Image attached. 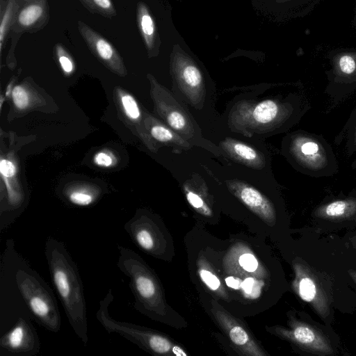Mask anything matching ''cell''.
<instances>
[{
    "label": "cell",
    "mask_w": 356,
    "mask_h": 356,
    "mask_svg": "<svg viewBox=\"0 0 356 356\" xmlns=\"http://www.w3.org/2000/svg\"><path fill=\"white\" fill-rule=\"evenodd\" d=\"M290 264L293 292L323 323L332 325L337 310L356 312V291L343 272L330 233L305 229Z\"/></svg>",
    "instance_id": "obj_1"
},
{
    "label": "cell",
    "mask_w": 356,
    "mask_h": 356,
    "mask_svg": "<svg viewBox=\"0 0 356 356\" xmlns=\"http://www.w3.org/2000/svg\"><path fill=\"white\" fill-rule=\"evenodd\" d=\"M44 255L68 321L86 346L88 341L87 309L78 267L65 243L53 236H49L45 241Z\"/></svg>",
    "instance_id": "obj_2"
},
{
    "label": "cell",
    "mask_w": 356,
    "mask_h": 356,
    "mask_svg": "<svg viewBox=\"0 0 356 356\" xmlns=\"http://www.w3.org/2000/svg\"><path fill=\"white\" fill-rule=\"evenodd\" d=\"M118 250L117 266L129 279L135 309L152 319L170 324L171 309L155 272L134 250L120 245Z\"/></svg>",
    "instance_id": "obj_3"
},
{
    "label": "cell",
    "mask_w": 356,
    "mask_h": 356,
    "mask_svg": "<svg viewBox=\"0 0 356 356\" xmlns=\"http://www.w3.org/2000/svg\"><path fill=\"white\" fill-rule=\"evenodd\" d=\"M287 327H266L271 334L288 341L300 353L307 355L335 356L341 349L339 336L332 325L316 321L304 311L290 310Z\"/></svg>",
    "instance_id": "obj_4"
},
{
    "label": "cell",
    "mask_w": 356,
    "mask_h": 356,
    "mask_svg": "<svg viewBox=\"0 0 356 356\" xmlns=\"http://www.w3.org/2000/svg\"><path fill=\"white\" fill-rule=\"evenodd\" d=\"M113 299L112 291L109 289L104 298L99 301L95 314L97 320L108 333H116L153 355H188L181 346L165 334L113 318L108 312V307Z\"/></svg>",
    "instance_id": "obj_5"
},
{
    "label": "cell",
    "mask_w": 356,
    "mask_h": 356,
    "mask_svg": "<svg viewBox=\"0 0 356 356\" xmlns=\"http://www.w3.org/2000/svg\"><path fill=\"white\" fill-rule=\"evenodd\" d=\"M15 281L37 323L48 331L57 333L61 327V317L54 294L47 283L29 268H18Z\"/></svg>",
    "instance_id": "obj_6"
},
{
    "label": "cell",
    "mask_w": 356,
    "mask_h": 356,
    "mask_svg": "<svg viewBox=\"0 0 356 356\" xmlns=\"http://www.w3.org/2000/svg\"><path fill=\"white\" fill-rule=\"evenodd\" d=\"M170 72L179 89L194 106L205 97L203 68L181 36L173 44L170 54Z\"/></svg>",
    "instance_id": "obj_7"
},
{
    "label": "cell",
    "mask_w": 356,
    "mask_h": 356,
    "mask_svg": "<svg viewBox=\"0 0 356 356\" xmlns=\"http://www.w3.org/2000/svg\"><path fill=\"white\" fill-rule=\"evenodd\" d=\"M134 245L147 254L159 259L168 257L169 241L160 220L147 212H137L124 225Z\"/></svg>",
    "instance_id": "obj_8"
},
{
    "label": "cell",
    "mask_w": 356,
    "mask_h": 356,
    "mask_svg": "<svg viewBox=\"0 0 356 356\" xmlns=\"http://www.w3.org/2000/svg\"><path fill=\"white\" fill-rule=\"evenodd\" d=\"M210 312L239 355L246 356L268 355L244 323L228 312L216 300L211 301Z\"/></svg>",
    "instance_id": "obj_9"
},
{
    "label": "cell",
    "mask_w": 356,
    "mask_h": 356,
    "mask_svg": "<svg viewBox=\"0 0 356 356\" xmlns=\"http://www.w3.org/2000/svg\"><path fill=\"white\" fill-rule=\"evenodd\" d=\"M280 112L279 104L271 99L242 102L232 111L230 121L238 130L264 131L275 122Z\"/></svg>",
    "instance_id": "obj_10"
},
{
    "label": "cell",
    "mask_w": 356,
    "mask_h": 356,
    "mask_svg": "<svg viewBox=\"0 0 356 356\" xmlns=\"http://www.w3.org/2000/svg\"><path fill=\"white\" fill-rule=\"evenodd\" d=\"M40 350L36 330L26 318L19 317L0 338L1 356H34Z\"/></svg>",
    "instance_id": "obj_11"
},
{
    "label": "cell",
    "mask_w": 356,
    "mask_h": 356,
    "mask_svg": "<svg viewBox=\"0 0 356 356\" xmlns=\"http://www.w3.org/2000/svg\"><path fill=\"white\" fill-rule=\"evenodd\" d=\"M160 92L158 106L168 126L188 142L197 138L200 131L188 110L168 90Z\"/></svg>",
    "instance_id": "obj_12"
},
{
    "label": "cell",
    "mask_w": 356,
    "mask_h": 356,
    "mask_svg": "<svg viewBox=\"0 0 356 356\" xmlns=\"http://www.w3.org/2000/svg\"><path fill=\"white\" fill-rule=\"evenodd\" d=\"M229 188L245 206L268 226L276 224L277 215L272 202L258 189L243 182H233Z\"/></svg>",
    "instance_id": "obj_13"
},
{
    "label": "cell",
    "mask_w": 356,
    "mask_h": 356,
    "mask_svg": "<svg viewBox=\"0 0 356 356\" xmlns=\"http://www.w3.org/2000/svg\"><path fill=\"white\" fill-rule=\"evenodd\" d=\"M49 18L47 0H23L15 16L11 29L16 33L33 32L44 25Z\"/></svg>",
    "instance_id": "obj_14"
},
{
    "label": "cell",
    "mask_w": 356,
    "mask_h": 356,
    "mask_svg": "<svg viewBox=\"0 0 356 356\" xmlns=\"http://www.w3.org/2000/svg\"><path fill=\"white\" fill-rule=\"evenodd\" d=\"M78 29L88 47L100 60L117 70L123 68L122 59L111 43L84 22L79 21Z\"/></svg>",
    "instance_id": "obj_15"
},
{
    "label": "cell",
    "mask_w": 356,
    "mask_h": 356,
    "mask_svg": "<svg viewBox=\"0 0 356 356\" xmlns=\"http://www.w3.org/2000/svg\"><path fill=\"white\" fill-rule=\"evenodd\" d=\"M136 19L139 32L149 56H157L162 46L158 22L147 4L137 3Z\"/></svg>",
    "instance_id": "obj_16"
},
{
    "label": "cell",
    "mask_w": 356,
    "mask_h": 356,
    "mask_svg": "<svg viewBox=\"0 0 356 356\" xmlns=\"http://www.w3.org/2000/svg\"><path fill=\"white\" fill-rule=\"evenodd\" d=\"M221 147L237 162L254 169H262L266 163L264 155L250 145L227 138L220 142Z\"/></svg>",
    "instance_id": "obj_17"
},
{
    "label": "cell",
    "mask_w": 356,
    "mask_h": 356,
    "mask_svg": "<svg viewBox=\"0 0 356 356\" xmlns=\"http://www.w3.org/2000/svg\"><path fill=\"white\" fill-rule=\"evenodd\" d=\"M197 265L198 275L207 288L220 298L229 301L228 293L207 259L204 256H200Z\"/></svg>",
    "instance_id": "obj_18"
},
{
    "label": "cell",
    "mask_w": 356,
    "mask_h": 356,
    "mask_svg": "<svg viewBox=\"0 0 356 356\" xmlns=\"http://www.w3.org/2000/svg\"><path fill=\"white\" fill-rule=\"evenodd\" d=\"M330 236L348 281L356 291V257L345 248L338 235L330 234Z\"/></svg>",
    "instance_id": "obj_19"
},
{
    "label": "cell",
    "mask_w": 356,
    "mask_h": 356,
    "mask_svg": "<svg viewBox=\"0 0 356 356\" xmlns=\"http://www.w3.org/2000/svg\"><path fill=\"white\" fill-rule=\"evenodd\" d=\"M151 136L157 141L172 145L173 147L188 148L189 142L179 134L162 124H155L150 129Z\"/></svg>",
    "instance_id": "obj_20"
},
{
    "label": "cell",
    "mask_w": 356,
    "mask_h": 356,
    "mask_svg": "<svg viewBox=\"0 0 356 356\" xmlns=\"http://www.w3.org/2000/svg\"><path fill=\"white\" fill-rule=\"evenodd\" d=\"M184 191L188 204L194 210L206 217L212 216L211 205L204 193L191 188L188 184L184 185Z\"/></svg>",
    "instance_id": "obj_21"
},
{
    "label": "cell",
    "mask_w": 356,
    "mask_h": 356,
    "mask_svg": "<svg viewBox=\"0 0 356 356\" xmlns=\"http://www.w3.org/2000/svg\"><path fill=\"white\" fill-rule=\"evenodd\" d=\"M19 6L18 0H8L3 13L1 15L0 24V50L2 51L4 40L8 30L11 28Z\"/></svg>",
    "instance_id": "obj_22"
},
{
    "label": "cell",
    "mask_w": 356,
    "mask_h": 356,
    "mask_svg": "<svg viewBox=\"0 0 356 356\" xmlns=\"http://www.w3.org/2000/svg\"><path fill=\"white\" fill-rule=\"evenodd\" d=\"M90 12L98 13L106 17H115L117 15L111 0H79Z\"/></svg>",
    "instance_id": "obj_23"
},
{
    "label": "cell",
    "mask_w": 356,
    "mask_h": 356,
    "mask_svg": "<svg viewBox=\"0 0 356 356\" xmlns=\"http://www.w3.org/2000/svg\"><path fill=\"white\" fill-rule=\"evenodd\" d=\"M67 199L74 205L88 207L95 202V196L85 190H74L68 194Z\"/></svg>",
    "instance_id": "obj_24"
},
{
    "label": "cell",
    "mask_w": 356,
    "mask_h": 356,
    "mask_svg": "<svg viewBox=\"0 0 356 356\" xmlns=\"http://www.w3.org/2000/svg\"><path fill=\"white\" fill-rule=\"evenodd\" d=\"M237 262L241 269L249 273L257 271L259 268L257 259L250 252L244 251L239 255Z\"/></svg>",
    "instance_id": "obj_25"
},
{
    "label": "cell",
    "mask_w": 356,
    "mask_h": 356,
    "mask_svg": "<svg viewBox=\"0 0 356 356\" xmlns=\"http://www.w3.org/2000/svg\"><path fill=\"white\" fill-rule=\"evenodd\" d=\"M121 102L127 117L132 120H137L140 118V108L136 101L132 96L129 95L122 96Z\"/></svg>",
    "instance_id": "obj_26"
},
{
    "label": "cell",
    "mask_w": 356,
    "mask_h": 356,
    "mask_svg": "<svg viewBox=\"0 0 356 356\" xmlns=\"http://www.w3.org/2000/svg\"><path fill=\"white\" fill-rule=\"evenodd\" d=\"M12 98L15 106L24 109L29 105V97L26 90L22 86H15L12 91Z\"/></svg>",
    "instance_id": "obj_27"
},
{
    "label": "cell",
    "mask_w": 356,
    "mask_h": 356,
    "mask_svg": "<svg viewBox=\"0 0 356 356\" xmlns=\"http://www.w3.org/2000/svg\"><path fill=\"white\" fill-rule=\"evenodd\" d=\"M56 53L62 70L67 74L71 73L74 69V64L67 53L60 45L56 46Z\"/></svg>",
    "instance_id": "obj_28"
},
{
    "label": "cell",
    "mask_w": 356,
    "mask_h": 356,
    "mask_svg": "<svg viewBox=\"0 0 356 356\" xmlns=\"http://www.w3.org/2000/svg\"><path fill=\"white\" fill-rule=\"evenodd\" d=\"M339 239L345 248L356 256V228L350 229L342 236H339Z\"/></svg>",
    "instance_id": "obj_29"
},
{
    "label": "cell",
    "mask_w": 356,
    "mask_h": 356,
    "mask_svg": "<svg viewBox=\"0 0 356 356\" xmlns=\"http://www.w3.org/2000/svg\"><path fill=\"white\" fill-rule=\"evenodd\" d=\"M339 65L341 72L347 74L353 73L356 67L354 58L349 55L342 56L339 59Z\"/></svg>",
    "instance_id": "obj_30"
},
{
    "label": "cell",
    "mask_w": 356,
    "mask_h": 356,
    "mask_svg": "<svg viewBox=\"0 0 356 356\" xmlns=\"http://www.w3.org/2000/svg\"><path fill=\"white\" fill-rule=\"evenodd\" d=\"M0 172L3 177H12L16 173V167L10 161L1 159L0 162Z\"/></svg>",
    "instance_id": "obj_31"
},
{
    "label": "cell",
    "mask_w": 356,
    "mask_h": 356,
    "mask_svg": "<svg viewBox=\"0 0 356 356\" xmlns=\"http://www.w3.org/2000/svg\"><path fill=\"white\" fill-rule=\"evenodd\" d=\"M113 157L108 153L100 152L94 156V163L102 167H109L113 163Z\"/></svg>",
    "instance_id": "obj_32"
},
{
    "label": "cell",
    "mask_w": 356,
    "mask_h": 356,
    "mask_svg": "<svg viewBox=\"0 0 356 356\" xmlns=\"http://www.w3.org/2000/svg\"><path fill=\"white\" fill-rule=\"evenodd\" d=\"M300 150L305 156H312L318 152V145L314 142H307L302 145Z\"/></svg>",
    "instance_id": "obj_33"
},
{
    "label": "cell",
    "mask_w": 356,
    "mask_h": 356,
    "mask_svg": "<svg viewBox=\"0 0 356 356\" xmlns=\"http://www.w3.org/2000/svg\"><path fill=\"white\" fill-rule=\"evenodd\" d=\"M226 282L229 286H230L233 289H238L240 288L239 281L234 279V277H227L226 279Z\"/></svg>",
    "instance_id": "obj_34"
},
{
    "label": "cell",
    "mask_w": 356,
    "mask_h": 356,
    "mask_svg": "<svg viewBox=\"0 0 356 356\" xmlns=\"http://www.w3.org/2000/svg\"><path fill=\"white\" fill-rule=\"evenodd\" d=\"M354 255V254H353ZM356 257V256H355Z\"/></svg>",
    "instance_id": "obj_35"
}]
</instances>
